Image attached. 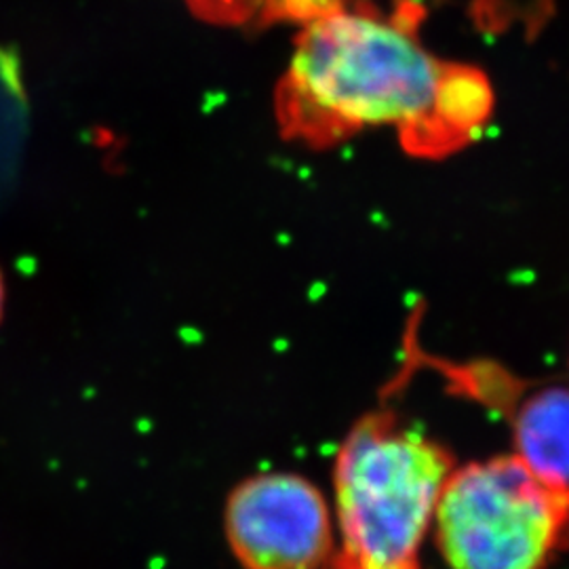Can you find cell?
<instances>
[{
	"mask_svg": "<svg viewBox=\"0 0 569 569\" xmlns=\"http://www.w3.org/2000/svg\"><path fill=\"white\" fill-rule=\"evenodd\" d=\"M411 7L385 18L338 9L306 21L277 89L284 136L329 148L367 127H397L409 154L443 159L477 140L493 112L488 74L439 60L416 34Z\"/></svg>",
	"mask_w": 569,
	"mask_h": 569,
	"instance_id": "6da1fadb",
	"label": "cell"
},
{
	"mask_svg": "<svg viewBox=\"0 0 569 569\" xmlns=\"http://www.w3.org/2000/svg\"><path fill=\"white\" fill-rule=\"evenodd\" d=\"M456 468L446 446L390 407L348 430L333 465V550L323 569H422L420 552Z\"/></svg>",
	"mask_w": 569,
	"mask_h": 569,
	"instance_id": "7a4b0ae2",
	"label": "cell"
},
{
	"mask_svg": "<svg viewBox=\"0 0 569 569\" xmlns=\"http://www.w3.org/2000/svg\"><path fill=\"white\" fill-rule=\"evenodd\" d=\"M432 531L451 569H547L568 547L569 488L515 453L470 462L449 472Z\"/></svg>",
	"mask_w": 569,
	"mask_h": 569,
	"instance_id": "3957f363",
	"label": "cell"
},
{
	"mask_svg": "<svg viewBox=\"0 0 569 569\" xmlns=\"http://www.w3.org/2000/svg\"><path fill=\"white\" fill-rule=\"evenodd\" d=\"M224 533L244 569H323L333 550V510L298 472H260L230 491Z\"/></svg>",
	"mask_w": 569,
	"mask_h": 569,
	"instance_id": "277c9868",
	"label": "cell"
},
{
	"mask_svg": "<svg viewBox=\"0 0 569 569\" xmlns=\"http://www.w3.org/2000/svg\"><path fill=\"white\" fill-rule=\"evenodd\" d=\"M515 456L540 479L569 488V388L531 392L512 411Z\"/></svg>",
	"mask_w": 569,
	"mask_h": 569,
	"instance_id": "5b68a950",
	"label": "cell"
},
{
	"mask_svg": "<svg viewBox=\"0 0 569 569\" xmlns=\"http://www.w3.org/2000/svg\"><path fill=\"white\" fill-rule=\"evenodd\" d=\"M190 9L207 21L216 23H244L264 18L272 0H188Z\"/></svg>",
	"mask_w": 569,
	"mask_h": 569,
	"instance_id": "8992f818",
	"label": "cell"
},
{
	"mask_svg": "<svg viewBox=\"0 0 569 569\" xmlns=\"http://www.w3.org/2000/svg\"><path fill=\"white\" fill-rule=\"evenodd\" d=\"M2 310H4V279L0 272V321H2Z\"/></svg>",
	"mask_w": 569,
	"mask_h": 569,
	"instance_id": "52a82bcc",
	"label": "cell"
}]
</instances>
